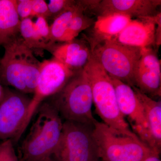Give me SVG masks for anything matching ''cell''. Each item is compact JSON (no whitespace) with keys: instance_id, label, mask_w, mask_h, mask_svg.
<instances>
[{"instance_id":"1","label":"cell","mask_w":161,"mask_h":161,"mask_svg":"<svg viewBox=\"0 0 161 161\" xmlns=\"http://www.w3.org/2000/svg\"><path fill=\"white\" fill-rule=\"evenodd\" d=\"M29 132L22 141L21 161H46L51 158L62 132L63 122L50 102H43L36 111Z\"/></svg>"},{"instance_id":"2","label":"cell","mask_w":161,"mask_h":161,"mask_svg":"<svg viewBox=\"0 0 161 161\" xmlns=\"http://www.w3.org/2000/svg\"><path fill=\"white\" fill-rule=\"evenodd\" d=\"M0 80L24 94H33L37 84L41 62L23 41L21 35L3 46Z\"/></svg>"},{"instance_id":"3","label":"cell","mask_w":161,"mask_h":161,"mask_svg":"<svg viewBox=\"0 0 161 161\" xmlns=\"http://www.w3.org/2000/svg\"><path fill=\"white\" fill-rule=\"evenodd\" d=\"M83 69L92 88L93 103L102 122L121 133L140 139L121 113L109 75L92 56Z\"/></svg>"},{"instance_id":"4","label":"cell","mask_w":161,"mask_h":161,"mask_svg":"<svg viewBox=\"0 0 161 161\" xmlns=\"http://www.w3.org/2000/svg\"><path fill=\"white\" fill-rule=\"evenodd\" d=\"M49 101L64 121L94 125L93 97L90 81L84 69L77 71Z\"/></svg>"},{"instance_id":"5","label":"cell","mask_w":161,"mask_h":161,"mask_svg":"<svg viewBox=\"0 0 161 161\" xmlns=\"http://www.w3.org/2000/svg\"><path fill=\"white\" fill-rule=\"evenodd\" d=\"M93 135L99 158L103 161H142L155 151L139 139L121 133L97 120Z\"/></svg>"},{"instance_id":"6","label":"cell","mask_w":161,"mask_h":161,"mask_svg":"<svg viewBox=\"0 0 161 161\" xmlns=\"http://www.w3.org/2000/svg\"><path fill=\"white\" fill-rule=\"evenodd\" d=\"M87 40L91 45L92 57L108 75L134 86L133 72L142 48L127 46L114 40Z\"/></svg>"},{"instance_id":"7","label":"cell","mask_w":161,"mask_h":161,"mask_svg":"<svg viewBox=\"0 0 161 161\" xmlns=\"http://www.w3.org/2000/svg\"><path fill=\"white\" fill-rule=\"evenodd\" d=\"M94 125L65 120L51 158L55 161H99Z\"/></svg>"},{"instance_id":"8","label":"cell","mask_w":161,"mask_h":161,"mask_svg":"<svg viewBox=\"0 0 161 161\" xmlns=\"http://www.w3.org/2000/svg\"><path fill=\"white\" fill-rule=\"evenodd\" d=\"M18 91L6 89L0 101V141L17 143L26 131V120L31 98Z\"/></svg>"},{"instance_id":"9","label":"cell","mask_w":161,"mask_h":161,"mask_svg":"<svg viewBox=\"0 0 161 161\" xmlns=\"http://www.w3.org/2000/svg\"><path fill=\"white\" fill-rule=\"evenodd\" d=\"M76 72L69 69L54 58L41 62L37 84L26 118V128L44 100L60 92Z\"/></svg>"},{"instance_id":"10","label":"cell","mask_w":161,"mask_h":161,"mask_svg":"<svg viewBox=\"0 0 161 161\" xmlns=\"http://www.w3.org/2000/svg\"><path fill=\"white\" fill-rule=\"evenodd\" d=\"M110 77L115 88L119 108L124 117L127 118L131 130L144 144L152 150L160 153L154 146L143 107L133 88L116 78Z\"/></svg>"},{"instance_id":"11","label":"cell","mask_w":161,"mask_h":161,"mask_svg":"<svg viewBox=\"0 0 161 161\" xmlns=\"http://www.w3.org/2000/svg\"><path fill=\"white\" fill-rule=\"evenodd\" d=\"M133 85L150 98H160L161 60L153 47L141 49V55L133 75Z\"/></svg>"},{"instance_id":"12","label":"cell","mask_w":161,"mask_h":161,"mask_svg":"<svg viewBox=\"0 0 161 161\" xmlns=\"http://www.w3.org/2000/svg\"><path fill=\"white\" fill-rule=\"evenodd\" d=\"M161 5V0L90 1L88 9L90 14L97 16L118 13L132 19L154 16L159 12L158 9Z\"/></svg>"},{"instance_id":"13","label":"cell","mask_w":161,"mask_h":161,"mask_svg":"<svg viewBox=\"0 0 161 161\" xmlns=\"http://www.w3.org/2000/svg\"><path fill=\"white\" fill-rule=\"evenodd\" d=\"M155 16L132 19L114 39L127 46L142 48L155 47Z\"/></svg>"},{"instance_id":"14","label":"cell","mask_w":161,"mask_h":161,"mask_svg":"<svg viewBox=\"0 0 161 161\" xmlns=\"http://www.w3.org/2000/svg\"><path fill=\"white\" fill-rule=\"evenodd\" d=\"M51 53L55 59L76 72L83 69L88 63L92 56V49L87 40L75 39L55 45Z\"/></svg>"},{"instance_id":"15","label":"cell","mask_w":161,"mask_h":161,"mask_svg":"<svg viewBox=\"0 0 161 161\" xmlns=\"http://www.w3.org/2000/svg\"><path fill=\"white\" fill-rule=\"evenodd\" d=\"M132 19L129 16L118 13L98 16L93 24L92 41L112 40L122 31Z\"/></svg>"},{"instance_id":"16","label":"cell","mask_w":161,"mask_h":161,"mask_svg":"<svg viewBox=\"0 0 161 161\" xmlns=\"http://www.w3.org/2000/svg\"><path fill=\"white\" fill-rule=\"evenodd\" d=\"M21 22L15 0H0V46L20 36Z\"/></svg>"},{"instance_id":"17","label":"cell","mask_w":161,"mask_h":161,"mask_svg":"<svg viewBox=\"0 0 161 161\" xmlns=\"http://www.w3.org/2000/svg\"><path fill=\"white\" fill-rule=\"evenodd\" d=\"M143 107L150 135L156 149L161 152V102L150 98L135 86L132 87Z\"/></svg>"},{"instance_id":"18","label":"cell","mask_w":161,"mask_h":161,"mask_svg":"<svg viewBox=\"0 0 161 161\" xmlns=\"http://www.w3.org/2000/svg\"><path fill=\"white\" fill-rule=\"evenodd\" d=\"M80 6V1H76L74 5L54 19L50 26V44L52 46L56 45V42H62L71 20Z\"/></svg>"},{"instance_id":"19","label":"cell","mask_w":161,"mask_h":161,"mask_svg":"<svg viewBox=\"0 0 161 161\" xmlns=\"http://www.w3.org/2000/svg\"><path fill=\"white\" fill-rule=\"evenodd\" d=\"M20 33L26 46L33 53L43 50L50 52V46L36 30L31 18L21 20Z\"/></svg>"},{"instance_id":"20","label":"cell","mask_w":161,"mask_h":161,"mask_svg":"<svg viewBox=\"0 0 161 161\" xmlns=\"http://www.w3.org/2000/svg\"><path fill=\"white\" fill-rule=\"evenodd\" d=\"M80 6L70 22L62 42H69L76 39L81 31L91 27L95 23L94 18L88 15L83 1H80Z\"/></svg>"},{"instance_id":"21","label":"cell","mask_w":161,"mask_h":161,"mask_svg":"<svg viewBox=\"0 0 161 161\" xmlns=\"http://www.w3.org/2000/svg\"><path fill=\"white\" fill-rule=\"evenodd\" d=\"M76 1L72 0H51L48 6L49 18L54 19L59 15L75 4Z\"/></svg>"},{"instance_id":"22","label":"cell","mask_w":161,"mask_h":161,"mask_svg":"<svg viewBox=\"0 0 161 161\" xmlns=\"http://www.w3.org/2000/svg\"><path fill=\"white\" fill-rule=\"evenodd\" d=\"M15 145L10 140L3 141L0 143V161H21L17 154Z\"/></svg>"},{"instance_id":"23","label":"cell","mask_w":161,"mask_h":161,"mask_svg":"<svg viewBox=\"0 0 161 161\" xmlns=\"http://www.w3.org/2000/svg\"><path fill=\"white\" fill-rule=\"evenodd\" d=\"M34 27L38 33L50 46L51 50L50 53H51L54 47L52 46L50 44V26L47 24L46 19L41 17H37L36 21L34 23Z\"/></svg>"},{"instance_id":"24","label":"cell","mask_w":161,"mask_h":161,"mask_svg":"<svg viewBox=\"0 0 161 161\" xmlns=\"http://www.w3.org/2000/svg\"><path fill=\"white\" fill-rule=\"evenodd\" d=\"M32 16L49 18L50 15L47 4L43 0H32Z\"/></svg>"},{"instance_id":"25","label":"cell","mask_w":161,"mask_h":161,"mask_svg":"<svg viewBox=\"0 0 161 161\" xmlns=\"http://www.w3.org/2000/svg\"><path fill=\"white\" fill-rule=\"evenodd\" d=\"M32 0H16V10L20 20L31 18Z\"/></svg>"},{"instance_id":"26","label":"cell","mask_w":161,"mask_h":161,"mask_svg":"<svg viewBox=\"0 0 161 161\" xmlns=\"http://www.w3.org/2000/svg\"><path fill=\"white\" fill-rule=\"evenodd\" d=\"M156 26L155 46L158 49L161 44V13L159 12L155 16Z\"/></svg>"},{"instance_id":"27","label":"cell","mask_w":161,"mask_h":161,"mask_svg":"<svg viewBox=\"0 0 161 161\" xmlns=\"http://www.w3.org/2000/svg\"><path fill=\"white\" fill-rule=\"evenodd\" d=\"M160 153L153 151L142 161H161L160 158Z\"/></svg>"},{"instance_id":"28","label":"cell","mask_w":161,"mask_h":161,"mask_svg":"<svg viewBox=\"0 0 161 161\" xmlns=\"http://www.w3.org/2000/svg\"><path fill=\"white\" fill-rule=\"evenodd\" d=\"M3 92H4V90H2V88H1V86H0V101H1L2 97H3Z\"/></svg>"},{"instance_id":"29","label":"cell","mask_w":161,"mask_h":161,"mask_svg":"<svg viewBox=\"0 0 161 161\" xmlns=\"http://www.w3.org/2000/svg\"><path fill=\"white\" fill-rule=\"evenodd\" d=\"M46 161H55L54 160H53V159H52V158H50L48 159Z\"/></svg>"}]
</instances>
